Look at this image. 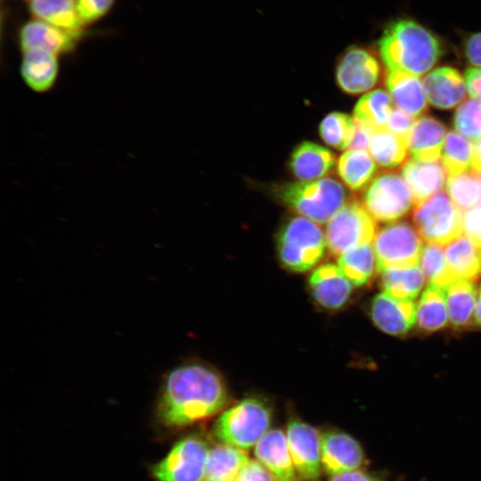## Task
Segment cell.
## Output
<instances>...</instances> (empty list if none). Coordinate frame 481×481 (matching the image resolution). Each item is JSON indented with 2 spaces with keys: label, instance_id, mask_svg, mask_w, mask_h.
Wrapping results in <instances>:
<instances>
[{
  "label": "cell",
  "instance_id": "obj_1",
  "mask_svg": "<svg viewBox=\"0 0 481 481\" xmlns=\"http://www.w3.org/2000/svg\"><path fill=\"white\" fill-rule=\"evenodd\" d=\"M227 402L226 387L214 369L198 362L184 363L165 375L157 416L167 427H184L216 414Z\"/></svg>",
  "mask_w": 481,
  "mask_h": 481
},
{
  "label": "cell",
  "instance_id": "obj_2",
  "mask_svg": "<svg viewBox=\"0 0 481 481\" xmlns=\"http://www.w3.org/2000/svg\"><path fill=\"white\" fill-rule=\"evenodd\" d=\"M379 56L387 70L420 77L442 55L440 40L427 28L408 19L389 24L378 42Z\"/></svg>",
  "mask_w": 481,
  "mask_h": 481
},
{
  "label": "cell",
  "instance_id": "obj_3",
  "mask_svg": "<svg viewBox=\"0 0 481 481\" xmlns=\"http://www.w3.org/2000/svg\"><path fill=\"white\" fill-rule=\"evenodd\" d=\"M273 192L286 207L318 224H327L349 200L345 187L328 176L308 182L283 183Z\"/></svg>",
  "mask_w": 481,
  "mask_h": 481
},
{
  "label": "cell",
  "instance_id": "obj_4",
  "mask_svg": "<svg viewBox=\"0 0 481 481\" xmlns=\"http://www.w3.org/2000/svg\"><path fill=\"white\" fill-rule=\"evenodd\" d=\"M277 248L279 258L286 268L304 273L322 258L327 248L325 233L312 220L294 216L280 230Z\"/></svg>",
  "mask_w": 481,
  "mask_h": 481
},
{
  "label": "cell",
  "instance_id": "obj_5",
  "mask_svg": "<svg viewBox=\"0 0 481 481\" xmlns=\"http://www.w3.org/2000/svg\"><path fill=\"white\" fill-rule=\"evenodd\" d=\"M271 412L263 401L246 398L224 412L214 426L215 436L224 444L249 449L267 433Z\"/></svg>",
  "mask_w": 481,
  "mask_h": 481
},
{
  "label": "cell",
  "instance_id": "obj_6",
  "mask_svg": "<svg viewBox=\"0 0 481 481\" xmlns=\"http://www.w3.org/2000/svg\"><path fill=\"white\" fill-rule=\"evenodd\" d=\"M361 203L379 222H393L415 207L413 194L397 173L378 174L361 192Z\"/></svg>",
  "mask_w": 481,
  "mask_h": 481
},
{
  "label": "cell",
  "instance_id": "obj_7",
  "mask_svg": "<svg viewBox=\"0 0 481 481\" xmlns=\"http://www.w3.org/2000/svg\"><path fill=\"white\" fill-rule=\"evenodd\" d=\"M375 219L356 199H349L327 223V249L334 256L371 243L376 235Z\"/></svg>",
  "mask_w": 481,
  "mask_h": 481
},
{
  "label": "cell",
  "instance_id": "obj_8",
  "mask_svg": "<svg viewBox=\"0 0 481 481\" xmlns=\"http://www.w3.org/2000/svg\"><path fill=\"white\" fill-rule=\"evenodd\" d=\"M462 216L461 210L440 192L414 207L412 221L421 238L441 246L461 236Z\"/></svg>",
  "mask_w": 481,
  "mask_h": 481
},
{
  "label": "cell",
  "instance_id": "obj_9",
  "mask_svg": "<svg viewBox=\"0 0 481 481\" xmlns=\"http://www.w3.org/2000/svg\"><path fill=\"white\" fill-rule=\"evenodd\" d=\"M373 249L377 272L418 265L422 240L416 228L406 222L389 224L375 237Z\"/></svg>",
  "mask_w": 481,
  "mask_h": 481
},
{
  "label": "cell",
  "instance_id": "obj_10",
  "mask_svg": "<svg viewBox=\"0 0 481 481\" xmlns=\"http://www.w3.org/2000/svg\"><path fill=\"white\" fill-rule=\"evenodd\" d=\"M208 452L205 440L183 438L153 466L152 475L156 481H203Z\"/></svg>",
  "mask_w": 481,
  "mask_h": 481
},
{
  "label": "cell",
  "instance_id": "obj_11",
  "mask_svg": "<svg viewBox=\"0 0 481 481\" xmlns=\"http://www.w3.org/2000/svg\"><path fill=\"white\" fill-rule=\"evenodd\" d=\"M380 77L381 68L377 57L364 47H348L337 62V84L349 94L371 89L379 83Z\"/></svg>",
  "mask_w": 481,
  "mask_h": 481
},
{
  "label": "cell",
  "instance_id": "obj_12",
  "mask_svg": "<svg viewBox=\"0 0 481 481\" xmlns=\"http://www.w3.org/2000/svg\"><path fill=\"white\" fill-rule=\"evenodd\" d=\"M321 435L316 428L299 420H292L287 428V440L295 469L298 475L309 481L321 474Z\"/></svg>",
  "mask_w": 481,
  "mask_h": 481
},
{
  "label": "cell",
  "instance_id": "obj_13",
  "mask_svg": "<svg viewBox=\"0 0 481 481\" xmlns=\"http://www.w3.org/2000/svg\"><path fill=\"white\" fill-rule=\"evenodd\" d=\"M80 37L81 33L64 30L34 19L20 28L19 43L21 52L37 49L60 55L72 51Z\"/></svg>",
  "mask_w": 481,
  "mask_h": 481
},
{
  "label": "cell",
  "instance_id": "obj_14",
  "mask_svg": "<svg viewBox=\"0 0 481 481\" xmlns=\"http://www.w3.org/2000/svg\"><path fill=\"white\" fill-rule=\"evenodd\" d=\"M374 323L390 335H404L414 325L417 309L412 300L395 298L385 292L374 297L371 308Z\"/></svg>",
  "mask_w": 481,
  "mask_h": 481
},
{
  "label": "cell",
  "instance_id": "obj_15",
  "mask_svg": "<svg viewBox=\"0 0 481 481\" xmlns=\"http://www.w3.org/2000/svg\"><path fill=\"white\" fill-rule=\"evenodd\" d=\"M322 464L332 475L357 469L363 462L359 443L342 432H326L321 436Z\"/></svg>",
  "mask_w": 481,
  "mask_h": 481
},
{
  "label": "cell",
  "instance_id": "obj_16",
  "mask_svg": "<svg viewBox=\"0 0 481 481\" xmlns=\"http://www.w3.org/2000/svg\"><path fill=\"white\" fill-rule=\"evenodd\" d=\"M352 285L338 265L330 263L318 266L309 278V288L314 300L322 307L331 310L346 304Z\"/></svg>",
  "mask_w": 481,
  "mask_h": 481
},
{
  "label": "cell",
  "instance_id": "obj_17",
  "mask_svg": "<svg viewBox=\"0 0 481 481\" xmlns=\"http://www.w3.org/2000/svg\"><path fill=\"white\" fill-rule=\"evenodd\" d=\"M337 161L334 153L326 147L304 141L293 150L289 167L298 181L308 182L327 177Z\"/></svg>",
  "mask_w": 481,
  "mask_h": 481
},
{
  "label": "cell",
  "instance_id": "obj_18",
  "mask_svg": "<svg viewBox=\"0 0 481 481\" xmlns=\"http://www.w3.org/2000/svg\"><path fill=\"white\" fill-rule=\"evenodd\" d=\"M425 95L431 105L441 110L452 109L466 95L461 73L454 68L439 67L429 72L422 81Z\"/></svg>",
  "mask_w": 481,
  "mask_h": 481
},
{
  "label": "cell",
  "instance_id": "obj_19",
  "mask_svg": "<svg viewBox=\"0 0 481 481\" xmlns=\"http://www.w3.org/2000/svg\"><path fill=\"white\" fill-rule=\"evenodd\" d=\"M445 126L438 119L424 116L415 120L407 137L412 159L438 161L445 139Z\"/></svg>",
  "mask_w": 481,
  "mask_h": 481
},
{
  "label": "cell",
  "instance_id": "obj_20",
  "mask_svg": "<svg viewBox=\"0 0 481 481\" xmlns=\"http://www.w3.org/2000/svg\"><path fill=\"white\" fill-rule=\"evenodd\" d=\"M254 452L257 460L271 471L276 481H297L287 436L281 429L268 430L255 445Z\"/></svg>",
  "mask_w": 481,
  "mask_h": 481
},
{
  "label": "cell",
  "instance_id": "obj_21",
  "mask_svg": "<svg viewBox=\"0 0 481 481\" xmlns=\"http://www.w3.org/2000/svg\"><path fill=\"white\" fill-rule=\"evenodd\" d=\"M446 170L439 160L421 162L407 160L402 168V175L409 185L415 206L440 192L446 180Z\"/></svg>",
  "mask_w": 481,
  "mask_h": 481
},
{
  "label": "cell",
  "instance_id": "obj_22",
  "mask_svg": "<svg viewBox=\"0 0 481 481\" xmlns=\"http://www.w3.org/2000/svg\"><path fill=\"white\" fill-rule=\"evenodd\" d=\"M386 86L398 109L413 118L426 112L428 104L420 77L403 71L387 70Z\"/></svg>",
  "mask_w": 481,
  "mask_h": 481
},
{
  "label": "cell",
  "instance_id": "obj_23",
  "mask_svg": "<svg viewBox=\"0 0 481 481\" xmlns=\"http://www.w3.org/2000/svg\"><path fill=\"white\" fill-rule=\"evenodd\" d=\"M58 56L44 50L22 52L20 75L31 90L45 93L53 87L59 75Z\"/></svg>",
  "mask_w": 481,
  "mask_h": 481
},
{
  "label": "cell",
  "instance_id": "obj_24",
  "mask_svg": "<svg viewBox=\"0 0 481 481\" xmlns=\"http://www.w3.org/2000/svg\"><path fill=\"white\" fill-rule=\"evenodd\" d=\"M336 168L344 185L355 192H362L378 175L377 163L363 150L346 151L338 158Z\"/></svg>",
  "mask_w": 481,
  "mask_h": 481
},
{
  "label": "cell",
  "instance_id": "obj_25",
  "mask_svg": "<svg viewBox=\"0 0 481 481\" xmlns=\"http://www.w3.org/2000/svg\"><path fill=\"white\" fill-rule=\"evenodd\" d=\"M29 9L35 19L64 30L82 33L86 27L77 6V0H29Z\"/></svg>",
  "mask_w": 481,
  "mask_h": 481
},
{
  "label": "cell",
  "instance_id": "obj_26",
  "mask_svg": "<svg viewBox=\"0 0 481 481\" xmlns=\"http://www.w3.org/2000/svg\"><path fill=\"white\" fill-rule=\"evenodd\" d=\"M447 266L455 279L476 281L481 276V249L468 237L460 236L444 251Z\"/></svg>",
  "mask_w": 481,
  "mask_h": 481
},
{
  "label": "cell",
  "instance_id": "obj_27",
  "mask_svg": "<svg viewBox=\"0 0 481 481\" xmlns=\"http://www.w3.org/2000/svg\"><path fill=\"white\" fill-rule=\"evenodd\" d=\"M249 461L242 449L217 444L209 449L203 481H235Z\"/></svg>",
  "mask_w": 481,
  "mask_h": 481
},
{
  "label": "cell",
  "instance_id": "obj_28",
  "mask_svg": "<svg viewBox=\"0 0 481 481\" xmlns=\"http://www.w3.org/2000/svg\"><path fill=\"white\" fill-rule=\"evenodd\" d=\"M448 315L455 329H464L474 317L477 289L468 280L457 279L444 287Z\"/></svg>",
  "mask_w": 481,
  "mask_h": 481
},
{
  "label": "cell",
  "instance_id": "obj_29",
  "mask_svg": "<svg viewBox=\"0 0 481 481\" xmlns=\"http://www.w3.org/2000/svg\"><path fill=\"white\" fill-rule=\"evenodd\" d=\"M369 151L375 162L387 170L403 167L407 161L409 153L407 140L387 128L374 132Z\"/></svg>",
  "mask_w": 481,
  "mask_h": 481
},
{
  "label": "cell",
  "instance_id": "obj_30",
  "mask_svg": "<svg viewBox=\"0 0 481 481\" xmlns=\"http://www.w3.org/2000/svg\"><path fill=\"white\" fill-rule=\"evenodd\" d=\"M448 309L444 287L430 284L420 299L416 319L424 331L444 328L448 321Z\"/></svg>",
  "mask_w": 481,
  "mask_h": 481
},
{
  "label": "cell",
  "instance_id": "obj_31",
  "mask_svg": "<svg viewBox=\"0 0 481 481\" xmlns=\"http://www.w3.org/2000/svg\"><path fill=\"white\" fill-rule=\"evenodd\" d=\"M392 110V101L387 92L376 89L357 101L354 108V118L377 131L387 128Z\"/></svg>",
  "mask_w": 481,
  "mask_h": 481
},
{
  "label": "cell",
  "instance_id": "obj_32",
  "mask_svg": "<svg viewBox=\"0 0 481 481\" xmlns=\"http://www.w3.org/2000/svg\"><path fill=\"white\" fill-rule=\"evenodd\" d=\"M338 266L355 286L367 283L376 269V257L371 243L350 249L338 257Z\"/></svg>",
  "mask_w": 481,
  "mask_h": 481
},
{
  "label": "cell",
  "instance_id": "obj_33",
  "mask_svg": "<svg viewBox=\"0 0 481 481\" xmlns=\"http://www.w3.org/2000/svg\"><path fill=\"white\" fill-rule=\"evenodd\" d=\"M382 273L384 292L400 299L413 300L425 281L423 272L418 265L388 269Z\"/></svg>",
  "mask_w": 481,
  "mask_h": 481
},
{
  "label": "cell",
  "instance_id": "obj_34",
  "mask_svg": "<svg viewBox=\"0 0 481 481\" xmlns=\"http://www.w3.org/2000/svg\"><path fill=\"white\" fill-rule=\"evenodd\" d=\"M474 144L463 135L449 131L442 151L443 165L450 176L465 173L472 165Z\"/></svg>",
  "mask_w": 481,
  "mask_h": 481
},
{
  "label": "cell",
  "instance_id": "obj_35",
  "mask_svg": "<svg viewBox=\"0 0 481 481\" xmlns=\"http://www.w3.org/2000/svg\"><path fill=\"white\" fill-rule=\"evenodd\" d=\"M355 130V118L338 111L328 114L319 126V134L322 141L338 150L349 149Z\"/></svg>",
  "mask_w": 481,
  "mask_h": 481
},
{
  "label": "cell",
  "instance_id": "obj_36",
  "mask_svg": "<svg viewBox=\"0 0 481 481\" xmlns=\"http://www.w3.org/2000/svg\"><path fill=\"white\" fill-rule=\"evenodd\" d=\"M420 260V269L430 284L445 287L457 280L447 266L445 255L440 245L432 243L426 245Z\"/></svg>",
  "mask_w": 481,
  "mask_h": 481
},
{
  "label": "cell",
  "instance_id": "obj_37",
  "mask_svg": "<svg viewBox=\"0 0 481 481\" xmlns=\"http://www.w3.org/2000/svg\"><path fill=\"white\" fill-rule=\"evenodd\" d=\"M446 191L461 210L470 209L479 202V182L477 173L471 170L448 177Z\"/></svg>",
  "mask_w": 481,
  "mask_h": 481
},
{
  "label": "cell",
  "instance_id": "obj_38",
  "mask_svg": "<svg viewBox=\"0 0 481 481\" xmlns=\"http://www.w3.org/2000/svg\"><path fill=\"white\" fill-rule=\"evenodd\" d=\"M454 128L467 139H481V100L469 99L456 110L453 117Z\"/></svg>",
  "mask_w": 481,
  "mask_h": 481
},
{
  "label": "cell",
  "instance_id": "obj_39",
  "mask_svg": "<svg viewBox=\"0 0 481 481\" xmlns=\"http://www.w3.org/2000/svg\"><path fill=\"white\" fill-rule=\"evenodd\" d=\"M115 0H77L79 16L87 26L103 18L112 8Z\"/></svg>",
  "mask_w": 481,
  "mask_h": 481
},
{
  "label": "cell",
  "instance_id": "obj_40",
  "mask_svg": "<svg viewBox=\"0 0 481 481\" xmlns=\"http://www.w3.org/2000/svg\"><path fill=\"white\" fill-rule=\"evenodd\" d=\"M462 229L466 236L481 248V205L475 206L464 213Z\"/></svg>",
  "mask_w": 481,
  "mask_h": 481
},
{
  "label": "cell",
  "instance_id": "obj_41",
  "mask_svg": "<svg viewBox=\"0 0 481 481\" xmlns=\"http://www.w3.org/2000/svg\"><path fill=\"white\" fill-rule=\"evenodd\" d=\"M235 481H276L271 471L259 461L249 460Z\"/></svg>",
  "mask_w": 481,
  "mask_h": 481
},
{
  "label": "cell",
  "instance_id": "obj_42",
  "mask_svg": "<svg viewBox=\"0 0 481 481\" xmlns=\"http://www.w3.org/2000/svg\"><path fill=\"white\" fill-rule=\"evenodd\" d=\"M414 122L415 118L397 108L391 112L387 128L393 134L407 140Z\"/></svg>",
  "mask_w": 481,
  "mask_h": 481
},
{
  "label": "cell",
  "instance_id": "obj_43",
  "mask_svg": "<svg viewBox=\"0 0 481 481\" xmlns=\"http://www.w3.org/2000/svg\"><path fill=\"white\" fill-rule=\"evenodd\" d=\"M353 141L349 149L369 151V145L375 130L370 126L357 121Z\"/></svg>",
  "mask_w": 481,
  "mask_h": 481
},
{
  "label": "cell",
  "instance_id": "obj_44",
  "mask_svg": "<svg viewBox=\"0 0 481 481\" xmlns=\"http://www.w3.org/2000/svg\"><path fill=\"white\" fill-rule=\"evenodd\" d=\"M464 53L470 64L481 68V32L475 33L467 38Z\"/></svg>",
  "mask_w": 481,
  "mask_h": 481
},
{
  "label": "cell",
  "instance_id": "obj_45",
  "mask_svg": "<svg viewBox=\"0 0 481 481\" xmlns=\"http://www.w3.org/2000/svg\"><path fill=\"white\" fill-rule=\"evenodd\" d=\"M466 88L472 98L481 100V68H469L464 73Z\"/></svg>",
  "mask_w": 481,
  "mask_h": 481
},
{
  "label": "cell",
  "instance_id": "obj_46",
  "mask_svg": "<svg viewBox=\"0 0 481 481\" xmlns=\"http://www.w3.org/2000/svg\"><path fill=\"white\" fill-rule=\"evenodd\" d=\"M330 481H374L371 477L360 470L335 474Z\"/></svg>",
  "mask_w": 481,
  "mask_h": 481
},
{
  "label": "cell",
  "instance_id": "obj_47",
  "mask_svg": "<svg viewBox=\"0 0 481 481\" xmlns=\"http://www.w3.org/2000/svg\"><path fill=\"white\" fill-rule=\"evenodd\" d=\"M472 170L481 173V139L474 143Z\"/></svg>",
  "mask_w": 481,
  "mask_h": 481
},
{
  "label": "cell",
  "instance_id": "obj_48",
  "mask_svg": "<svg viewBox=\"0 0 481 481\" xmlns=\"http://www.w3.org/2000/svg\"><path fill=\"white\" fill-rule=\"evenodd\" d=\"M475 319L477 322L481 326V291L479 293L477 307L475 311Z\"/></svg>",
  "mask_w": 481,
  "mask_h": 481
},
{
  "label": "cell",
  "instance_id": "obj_49",
  "mask_svg": "<svg viewBox=\"0 0 481 481\" xmlns=\"http://www.w3.org/2000/svg\"><path fill=\"white\" fill-rule=\"evenodd\" d=\"M477 176L479 182V203L481 205V173H477Z\"/></svg>",
  "mask_w": 481,
  "mask_h": 481
}]
</instances>
